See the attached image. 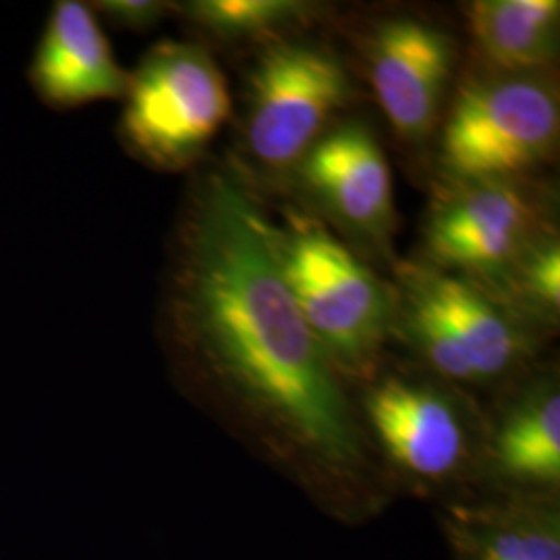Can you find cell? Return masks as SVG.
<instances>
[{
  "label": "cell",
  "instance_id": "obj_12",
  "mask_svg": "<svg viewBox=\"0 0 560 560\" xmlns=\"http://www.w3.org/2000/svg\"><path fill=\"white\" fill-rule=\"evenodd\" d=\"M471 40L501 73H541L559 52V0H478L467 9Z\"/></svg>",
  "mask_w": 560,
  "mask_h": 560
},
{
  "label": "cell",
  "instance_id": "obj_15",
  "mask_svg": "<svg viewBox=\"0 0 560 560\" xmlns=\"http://www.w3.org/2000/svg\"><path fill=\"white\" fill-rule=\"evenodd\" d=\"M467 550L469 560H560L559 525L538 517L490 521L469 536Z\"/></svg>",
  "mask_w": 560,
  "mask_h": 560
},
{
  "label": "cell",
  "instance_id": "obj_9",
  "mask_svg": "<svg viewBox=\"0 0 560 560\" xmlns=\"http://www.w3.org/2000/svg\"><path fill=\"white\" fill-rule=\"evenodd\" d=\"M27 83L50 110L122 101L129 71L120 67L90 2L57 0L27 65Z\"/></svg>",
  "mask_w": 560,
  "mask_h": 560
},
{
  "label": "cell",
  "instance_id": "obj_4",
  "mask_svg": "<svg viewBox=\"0 0 560 560\" xmlns=\"http://www.w3.org/2000/svg\"><path fill=\"white\" fill-rule=\"evenodd\" d=\"M395 307V328L448 381L499 378L529 353L517 310L465 275L402 266Z\"/></svg>",
  "mask_w": 560,
  "mask_h": 560
},
{
  "label": "cell",
  "instance_id": "obj_1",
  "mask_svg": "<svg viewBox=\"0 0 560 560\" xmlns=\"http://www.w3.org/2000/svg\"><path fill=\"white\" fill-rule=\"evenodd\" d=\"M161 326L185 360L328 467L361 457L337 365L282 279L270 219L229 166L196 177L171 243Z\"/></svg>",
  "mask_w": 560,
  "mask_h": 560
},
{
  "label": "cell",
  "instance_id": "obj_10",
  "mask_svg": "<svg viewBox=\"0 0 560 560\" xmlns=\"http://www.w3.org/2000/svg\"><path fill=\"white\" fill-rule=\"evenodd\" d=\"M310 196L335 221L384 243L395 224L393 177L381 143L363 122L326 131L298 164Z\"/></svg>",
  "mask_w": 560,
  "mask_h": 560
},
{
  "label": "cell",
  "instance_id": "obj_2",
  "mask_svg": "<svg viewBox=\"0 0 560 560\" xmlns=\"http://www.w3.org/2000/svg\"><path fill=\"white\" fill-rule=\"evenodd\" d=\"M282 279L314 337L347 372L372 368L395 330V289L320 221L298 212L270 221Z\"/></svg>",
  "mask_w": 560,
  "mask_h": 560
},
{
  "label": "cell",
  "instance_id": "obj_3",
  "mask_svg": "<svg viewBox=\"0 0 560 560\" xmlns=\"http://www.w3.org/2000/svg\"><path fill=\"white\" fill-rule=\"evenodd\" d=\"M231 113L229 85L208 48L159 40L129 73L117 133L148 168L183 173L203 159Z\"/></svg>",
  "mask_w": 560,
  "mask_h": 560
},
{
  "label": "cell",
  "instance_id": "obj_13",
  "mask_svg": "<svg viewBox=\"0 0 560 560\" xmlns=\"http://www.w3.org/2000/svg\"><path fill=\"white\" fill-rule=\"evenodd\" d=\"M502 471L527 481H559L560 395L544 388L517 405L502 421L494 441Z\"/></svg>",
  "mask_w": 560,
  "mask_h": 560
},
{
  "label": "cell",
  "instance_id": "obj_17",
  "mask_svg": "<svg viewBox=\"0 0 560 560\" xmlns=\"http://www.w3.org/2000/svg\"><path fill=\"white\" fill-rule=\"evenodd\" d=\"M96 18H102L117 30L150 32L171 15V2L162 0H98L90 2Z\"/></svg>",
  "mask_w": 560,
  "mask_h": 560
},
{
  "label": "cell",
  "instance_id": "obj_8",
  "mask_svg": "<svg viewBox=\"0 0 560 560\" xmlns=\"http://www.w3.org/2000/svg\"><path fill=\"white\" fill-rule=\"evenodd\" d=\"M370 81L382 113L407 141H423L441 117L455 42L428 21H384L370 42Z\"/></svg>",
  "mask_w": 560,
  "mask_h": 560
},
{
  "label": "cell",
  "instance_id": "obj_7",
  "mask_svg": "<svg viewBox=\"0 0 560 560\" xmlns=\"http://www.w3.org/2000/svg\"><path fill=\"white\" fill-rule=\"evenodd\" d=\"M541 201L523 180L448 185L425 224L430 258L469 279H509L550 231Z\"/></svg>",
  "mask_w": 560,
  "mask_h": 560
},
{
  "label": "cell",
  "instance_id": "obj_16",
  "mask_svg": "<svg viewBox=\"0 0 560 560\" xmlns=\"http://www.w3.org/2000/svg\"><path fill=\"white\" fill-rule=\"evenodd\" d=\"M509 282L520 289L525 307L536 310L544 318L559 314L560 307V243L552 233L541 237L509 275Z\"/></svg>",
  "mask_w": 560,
  "mask_h": 560
},
{
  "label": "cell",
  "instance_id": "obj_14",
  "mask_svg": "<svg viewBox=\"0 0 560 560\" xmlns=\"http://www.w3.org/2000/svg\"><path fill=\"white\" fill-rule=\"evenodd\" d=\"M314 4L300 0H189L171 2V13L222 42L279 40L280 32L307 20Z\"/></svg>",
  "mask_w": 560,
  "mask_h": 560
},
{
  "label": "cell",
  "instance_id": "obj_5",
  "mask_svg": "<svg viewBox=\"0 0 560 560\" xmlns=\"http://www.w3.org/2000/svg\"><path fill=\"white\" fill-rule=\"evenodd\" d=\"M559 92L541 73L480 75L460 85L442 125L448 185L523 180L559 143Z\"/></svg>",
  "mask_w": 560,
  "mask_h": 560
},
{
  "label": "cell",
  "instance_id": "obj_11",
  "mask_svg": "<svg viewBox=\"0 0 560 560\" xmlns=\"http://www.w3.org/2000/svg\"><path fill=\"white\" fill-rule=\"evenodd\" d=\"M365 416L386 455L409 474L444 478L465 457L457 407L428 384L384 378L368 390Z\"/></svg>",
  "mask_w": 560,
  "mask_h": 560
},
{
  "label": "cell",
  "instance_id": "obj_6",
  "mask_svg": "<svg viewBox=\"0 0 560 560\" xmlns=\"http://www.w3.org/2000/svg\"><path fill=\"white\" fill-rule=\"evenodd\" d=\"M349 96V75L332 50L312 42H272L249 73V154L270 171L298 166Z\"/></svg>",
  "mask_w": 560,
  "mask_h": 560
}]
</instances>
